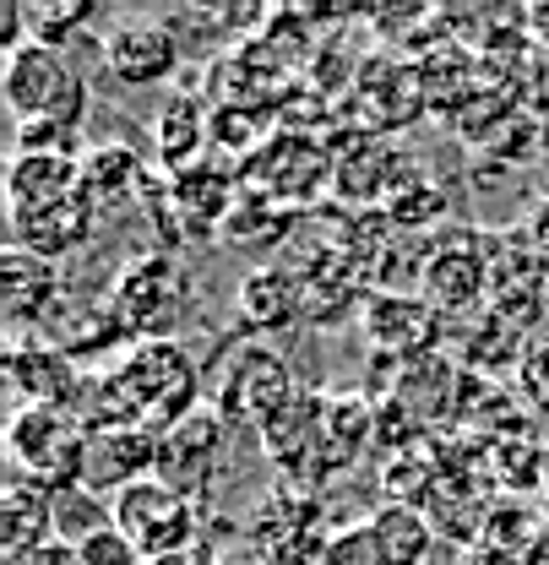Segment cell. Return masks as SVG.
Returning <instances> with one entry per match:
<instances>
[{
    "instance_id": "cell-17",
    "label": "cell",
    "mask_w": 549,
    "mask_h": 565,
    "mask_svg": "<svg viewBox=\"0 0 549 565\" xmlns=\"http://www.w3.org/2000/svg\"><path fill=\"white\" fill-rule=\"evenodd\" d=\"M212 147V109L202 93L180 87L158 104L152 115V163L158 174H180L191 163H202V152Z\"/></svg>"
},
{
    "instance_id": "cell-24",
    "label": "cell",
    "mask_w": 549,
    "mask_h": 565,
    "mask_svg": "<svg viewBox=\"0 0 549 565\" xmlns=\"http://www.w3.org/2000/svg\"><path fill=\"white\" fill-rule=\"evenodd\" d=\"M39 338L55 343V349H66L71 359H82V353H104V349H115V343H126V332H120L109 299H71V288H66L61 310L50 316V327H44Z\"/></svg>"
},
{
    "instance_id": "cell-22",
    "label": "cell",
    "mask_w": 549,
    "mask_h": 565,
    "mask_svg": "<svg viewBox=\"0 0 549 565\" xmlns=\"http://www.w3.org/2000/svg\"><path fill=\"white\" fill-rule=\"evenodd\" d=\"M234 316L256 332V338H267V332H283V327H294V321H305V305H299V278H294V267H277V262H256L240 288H234Z\"/></svg>"
},
{
    "instance_id": "cell-30",
    "label": "cell",
    "mask_w": 549,
    "mask_h": 565,
    "mask_svg": "<svg viewBox=\"0 0 549 565\" xmlns=\"http://www.w3.org/2000/svg\"><path fill=\"white\" fill-rule=\"evenodd\" d=\"M28 6V33L39 39V44H71L82 28H87V17H93V6L87 0H66V6H33V0H22Z\"/></svg>"
},
{
    "instance_id": "cell-5",
    "label": "cell",
    "mask_w": 549,
    "mask_h": 565,
    "mask_svg": "<svg viewBox=\"0 0 549 565\" xmlns=\"http://www.w3.org/2000/svg\"><path fill=\"white\" fill-rule=\"evenodd\" d=\"M262 457L294 490H316V484H327V479H338V473L353 468V457L338 446L332 419H327V392H299L262 429Z\"/></svg>"
},
{
    "instance_id": "cell-20",
    "label": "cell",
    "mask_w": 549,
    "mask_h": 565,
    "mask_svg": "<svg viewBox=\"0 0 549 565\" xmlns=\"http://www.w3.org/2000/svg\"><path fill=\"white\" fill-rule=\"evenodd\" d=\"M76 163H82V196L93 202L98 217H104V207H115V202L147 196L152 180H158L131 141H93V147H82Z\"/></svg>"
},
{
    "instance_id": "cell-36",
    "label": "cell",
    "mask_w": 549,
    "mask_h": 565,
    "mask_svg": "<svg viewBox=\"0 0 549 565\" xmlns=\"http://www.w3.org/2000/svg\"><path fill=\"white\" fill-rule=\"evenodd\" d=\"M28 565H82V550H71V544H61V539H50Z\"/></svg>"
},
{
    "instance_id": "cell-27",
    "label": "cell",
    "mask_w": 549,
    "mask_h": 565,
    "mask_svg": "<svg viewBox=\"0 0 549 565\" xmlns=\"http://www.w3.org/2000/svg\"><path fill=\"white\" fill-rule=\"evenodd\" d=\"M446 207H452V196H446L430 174L409 169V174H398V185H392V196H387L381 212H387L398 228H430V223L446 217Z\"/></svg>"
},
{
    "instance_id": "cell-14",
    "label": "cell",
    "mask_w": 549,
    "mask_h": 565,
    "mask_svg": "<svg viewBox=\"0 0 549 565\" xmlns=\"http://www.w3.org/2000/svg\"><path fill=\"white\" fill-rule=\"evenodd\" d=\"M180 71V33L163 17H126L104 39V76L115 87H158Z\"/></svg>"
},
{
    "instance_id": "cell-21",
    "label": "cell",
    "mask_w": 549,
    "mask_h": 565,
    "mask_svg": "<svg viewBox=\"0 0 549 565\" xmlns=\"http://www.w3.org/2000/svg\"><path fill=\"white\" fill-rule=\"evenodd\" d=\"M6 223H11V245H22L44 262H66L93 239L98 212H93L87 196H71V202H55L44 212H22V217H6Z\"/></svg>"
},
{
    "instance_id": "cell-2",
    "label": "cell",
    "mask_w": 549,
    "mask_h": 565,
    "mask_svg": "<svg viewBox=\"0 0 549 565\" xmlns=\"http://www.w3.org/2000/svg\"><path fill=\"white\" fill-rule=\"evenodd\" d=\"M104 299L131 343H169L175 321L186 316L191 282H186V267L175 262V250H141L120 262Z\"/></svg>"
},
{
    "instance_id": "cell-23",
    "label": "cell",
    "mask_w": 549,
    "mask_h": 565,
    "mask_svg": "<svg viewBox=\"0 0 549 565\" xmlns=\"http://www.w3.org/2000/svg\"><path fill=\"white\" fill-rule=\"evenodd\" d=\"M55 539V494L11 479L0 494V555L6 565H28Z\"/></svg>"
},
{
    "instance_id": "cell-28",
    "label": "cell",
    "mask_w": 549,
    "mask_h": 565,
    "mask_svg": "<svg viewBox=\"0 0 549 565\" xmlns=\"http://www.w3.org/2000/svg\"><path fill=\"white\" fill-rule=\"evenodd\" d=\"M381 550H387V565H419L430 555V522L413 511V505H387L370 516Z\"/></svg>"
},
{
    "instance_id": "cell-16",
    "label": "cell",
    "mask_w": 549,
    "mask_h": 565,
    "mask_svg": "<svg viewBox=\"0 0 549 565\" xmlns=\"http://www.w3.org/2000/svg\"><path fill=\"white\" fill-rule=\"evenodd\" d=\"M6 381L22 397L17 408H71L82 392V370L66 349L44 338H11L6 343Z\"/></svg>"
},
{
    "instance_id": "cell-8",
    "label": "cell",
    "mask_w": 549,
    "mask_h": 565,
    "mask_svg": "<svg viewBox=\"0 0 549 565\" xmlns=\"http://www.w3.org/2000/svg\"><path fill=\"white\" fill-rule=\"evenodd\" d=\"M489 262H495V239H479L474 228H446L430 245H419V294L441 316L474 310L489 299Z\"/></svg>"
},
{
    "instance_id": "cell-34",
    "label": "cell",
    "mask_w": 549,
    "mask_h": 565,
    "mask_svg": "<svg viewBox=\"0 0 549 565\" xmlns=\"http://www.w3.org/2000/svg\"><path fill=\"white\" fill-rule=\"evenodd\" d=\"M82 565H152V561L141 555L120 527H109V533H98V539L82 544Z\"/></svg>"
},
{
    "instance_id": "cell-25",
    "label": "cell",
    "mask_w": 549,
    "mask_h": 565,
    "mask_svg": "<svg viewBox=\"0 0 549 565\" xmlns=\"http://www.w3.org/2000/svg\"><path fill=\"white\" fill-rule=\"evenodd\" d=\"M294 234V212H283L277 202H267V196H240L234 202V212H229V223H223V245L229 250H245V256H267V250H277L283 239Z\"/></svg>"
},
{
    "instance_id": "cell-12",
    "label": "cell",
    "mask_w": 549,
    "mask_h": 565,
    "mask_svg": "<svg viewBox=\"0 0 549 565\" xmlns=\"http://www.w3.org/2000/svg\"><path fill=\"white\" fill-rule=\"evenodd\" d=\"M441 327H446V316L413 288H381V294H365V305H359V332L381 353H398L403 364L435 353Z\"/></svg>"
},
{
    "instance_id": "cell-13",
    "label": "cell",
    "mask_w": 549,
    "mask_h": 565,
    "mask_svg": "<svg viewBox=\"0 0 549 565\" xmlns=\"http://www.w3.org/2000/svg\"><path fill=\"white\" fill-rule=\"evenodd\" d=\"M66 299L61 262H44L22 245H6L0 256V305H6V332L11 338H39L50 327V316Z\"/></svg>"
},
{
    "instance_id": "cell-31",
    "label": "cell",
    "mask_w": 549,
    "mask_h": 565,
    "mask_svg": "<svg viewBox=\"0 0 549 565\" xmlns=\"http://www.w3.org/2000/svg\"><path fill=\"white\" fill-rule=\"evenodd\" d=\"M321 565H387V550H381L376 527L359 522V527H348V533L321 539Z\"/></svg>"
},
{
    "instance_id": "cell-32",
    "label": "cell",
    "mask_w": 549,
    "mask_h": 565,
    "mask_svg": "<svg viewBox=\"0 0 549 565\" xmlns=\"http://www.w3.org/2000/svg\"><path fill=\"white\" fill-rule=\"evenodd\" d=\"M517 397L534 408V414H545L549 419V338H534L522 359H517Z\"/></svg>"
},
{
    "instance_id": "cell-10",
    "label": "cell",
    "mask_w": 549,
    "mask_h": 565,
    "mask_svg": "<svg viewBox=\"0 0 549 565\" xmlns=\"http://www.w3.org/2000/svg\"><path fill=\"white\" fill-rule=\"evenodd\" d=\"M229 429H234V424L223 419L212 403L191 408L175 429H163V435H158V479H163L169 490H180L186 500H197V505H202L207 484L218 479V457H223Z\"/></svg>"
},
{
    "instance_id": "cell-26",
    "label": "cell",
    "mask_w": 549,
    "mask_h": 565,
    "mask_svg": "<svg viewBox=\"0 0 549 565\" xmlns=\"http://www.w3.org/2000/svg\"><path fill=\"white\" fill-rule=\"evenodd\" d=\"M109 527H115V500L93 494L87 484H71V490L55 494V539H61V544L82 550L87 539H98V533H109Z\"/></svg>"
},
{
    "instance_id": "cell-4",
    "label": "cell",
    "mask_w": 549,
    "mask_h": 565,
    "mask_svg": "<svg viewBox=\"0 0 549 565\" xmlns=\"http://www.w3.org/2000/svg\"><path fill=\"white\" fill-rule=\"evenodd\" d=\"M82 457H87V424L71 408H17L6 424V462L33 490L61 494L82 484Z\"/></svg>"
},
{
    "instance_id": "cell-19",
    "label": "cell",
    "mask_w": 549,
    "mask_h": 565,
    "mask_svg": "<svg viewBox=\"0 0 549 565\" xmlns=\"http://www.w3.org/2000/svg\"><path fill=\"white\" fill-rule=\"evenodd\" d=\"M294 278H299L305 321H338V316H348V305L365 288L359 262L348 256L344 245H332V239L310 245V256H305V267H294Z\"/></svg>"
},
{
    "instance_id": "cell-6",
    "label": "cell",
    "mask_w": 549,
    "mask_h": 565,
    "mask_svg": "<svg viewBox=\"0 0 549 565\" xmlns=\"http://www.w3.org/2000/svg\"><path fill=\"white\" fill-rule=\"evenodd\" d=\"M294 397H299V386H294V364H288L277 349H267L262 338H251V343H234V349L223 353V364H218V386H212L207 403H212L229 424L262 435Z\"/></svg>"
},
{
    "instance_id": "cell-3",
    "label": "cell",
    "mask_w": 549,
    "mask_h": 565,
    "mask_svg": "<svg viewBox=\"0 0 549 565\" xmlns=\"http://www.w3.org/2000/svg\"><path fill=\"white\" fill-rule=\"evenodd\" d=\"M0 98H6V109H11L17 126H28V120H61L71 131H82V120H87L82 71L66 61V50L39 44V39H28L22 50L6 55V66H0Z\"/></svg>"
},
{
    "instance_id": "cell-33",
    "label": "cell",
    "mask_w": 549,
    "mask_h": 565,
    "mask_svg": "<svg viewBox=\"0 0 549 565\" xmlns=\"http://www.w3.org/2000/svg\"><path fill=\"white\" fill-rule=\"evenodd\" d=\"M17 152H61V158H82V131H71L61 120H28L17 126Z\"/></svg>"
},
{
    "instance_id": "cell-7",
    "label": "cell",
    "mask_w": 549,
    "mask_h": 565,
    "mask_svg": "<svg viewBox=\"0 0 549 565\" xmlns=\"http://www.w3.org/2000/svg\"><path fill=\"white\" fill-rule=\"evenodd\" d=\"M332 169H338V158L316 137H305V131H277V137L262 141V152H251V158L240 163L245 191L277 202L283 212L310 207V202L332 185Z\"/></svg>"
},
{
    "instance_id": "cell-38",
    "label": "cell",
    "mask_w": 549,
    "mask_h": 565,
    "mask_svg": "<svg viewBox=\"0 0 549 565\" xmlns=\"http://www.w3.org/2000/svg\"><path fill=\"white\" fill-rule=\"evenodd\" d=\"M152 565H212V561H202L197 550H186V555H169V561H152Z\"/></svg>"
},
{
    "instance_id": "cell-37",
    "label": "cell",
    "mask_w": 549,
    "mask_h": 565,
    "mask_svg": "<svg viewBox=\"0 0 549 565\" xmlns=\"http://www.w3.org/2000/svg\"><path fill=\"white\" fill-rule=\"evenodd\" d=\"M522 33L534 39V50H545L549 55V6H534V11L522 17Z\"/></svg>"
},
{
    "instance_id": "cell-18",
    "label": "cell",
    "mask_w": 549,
    "mask_h": 565,
    "mask_svg": "<svg viewBox=\"0 0 549 565\" xmlns=\"http://www.w3.org/2000/svg\"><path fill=\"white\" fill-rule=\"evenodd\" d=\"M82 196V163L61 152H11L6 163V217L44 212L55 202Z\"/></svg>"
},
{
    "instance_id": "cell-11",
    "label": "cell",
    "mask_w": 549,
    "mask_h": 565,
    "mask_svg": "<svg viewBox=\"0 0 549 565\" xmlns=\"http://www.w3.org/2000/svg\"><path fill=\"white\" fill-rule=\"evenodd\" d=\"M240 196H245V180H240L234 163L202 158V163H191L180 174H163V207L175 217V239L180 234H191V239L223 234V223H229Z\"/></svg>"
},
{
    "instance_id": "cell-1",
    "label": "cell",
    "mask_w": 549,
    "mask_h": 565,
    "mask_svg": "<svg viewBox=\"0 0 549 565\" xmlns=\"http://www.w3.org/2000/svg\"><path fill=\"white\" fill-rule=\"evenodd\" d=\"M115 375L126 386V403H131V419L152 435L175 429L191 408H202V370L191 364V353L180 349L175 338L169 343H131V349L115 359Z\"/></svg>"
},
{
    "instance_id": "cell-9",
    "label": "cell",
    "mask_w": 549,
    "mask_h": 565,
    "mask_svg": "<svg viewBox=\"0 0 549 565\" xmlns=\"http://www.w3.org/2000/svg\"><path fill=\"white\" fill-rule=\"evenodd\" d=\"M197 522H202V505L186 500L180 490H169L158 473H152V479H137L131 490L115 494V527L137 544L147 561L186 555L191 539H197Z\"/></svg>"
},
{
    "instance_id": "cell-29",
    "label": "cell",
    "mask_w": 549,
    "mask_h": 565,
    "mask_svg": "<svg viewBox=\"0 0 549 565\" xmlns=\"http://www.w3.org/2000/svg\"><path fill=\"white\" fill-rule=\"evenodd\" d=\"M267 120H262V109H212V147H223L229 152V163H245L251 152H262V131Z\"/></svg>"
},
{
    "instance_id": "cell-35",
    "label": "cell",
    "mask_w": 549,
    "mask_h": 565,
    "mask_svg": "<svg viewBox=\"0 0 549 565\" xmlns=\"http://www.w3.org/2000/svg\"><path fill=\"white\" fill-rule=\"evenodd\" d=\"M522 239H528V245H534V250L549 262V202H539V207H534V217H528V234H522Z\"/></svg>"
},
{
    "instance_id": "cell-15",
    "label": "cell",
    "mask_w": 549,
    "mask_h": 565,
    "mask_svg": "<svg viewBox=\"0 0 549 565\" xmlns=\"http://www.w3.org/2000/svg\"><path fill=\"white\" fill-rule=\"evenodd\" d=\"M158 473V435L141 424H115V429H87V457H82V484L104 500L131 490L137 479Z\"/></svg>"
}]
</instances>
